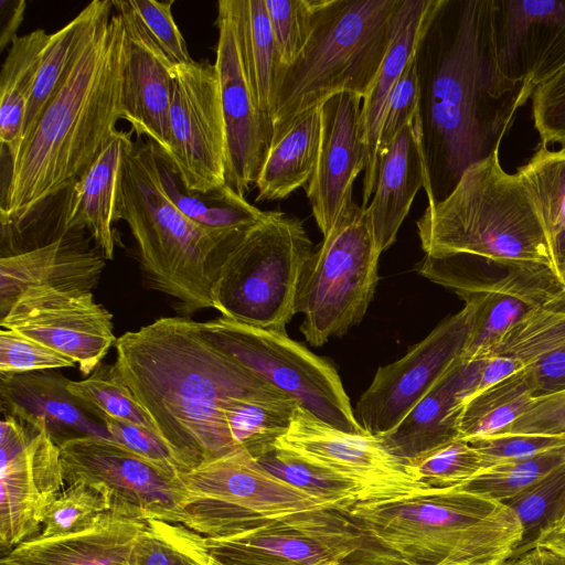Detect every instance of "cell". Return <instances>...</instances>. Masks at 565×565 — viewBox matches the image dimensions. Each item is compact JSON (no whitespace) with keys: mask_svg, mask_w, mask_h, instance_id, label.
I'll return each instance as SVG.
<instances>
[{"mask_svg":"<svg viewBox=\"0 0 565 565\" xmlns=\"http://www.w3.org/2000/svg\"><path fill=\"white\" fill-rule=\"evenodd\" d=\"M115 348L118 377L183 473L242 451L225 418L232 402L289 397L211 343L200 323L185 317L159 318L128 331Z\"/></svg>","mask_w":565,"mask_h":565,"instance_id":"6da1fadb","label":"cell"},{"mask_svg":"<svg viewBox=\"0 0 565 565\" xmlns=\"http://www.w3.org/2000/svg\"><path fill=\"white\" fill-rule=\"evenodd\" d=\"M497 0L447 1L422 106L431 194L441 200L463 171L499 151L534 88L507 77L495 42Z\"/></svg>","mask_w":565,"mask_h":565,"instance_id":"7a4b0ae2","label":"cell"},{"mask_svg":"<svg viewBox=\"0 0 565 565\" xmlns=\"http://www.w3.org/2000/svg\"><path fill=\"white\" fill-rule=\"evenodd\" d=\"M126 32L118 13L104 19L19 149L2 186L1 223L22 218L87 171L124 119Z\"/></svg>","mask_w":565,"mask_h":565,"instance_id":"3957f363","label":"cell"},{"mask_svg":"<svg viewBox=\"0 0 565 565\" xmlns=\"http://www.w3.org/2000/svg\"><path fill=\"white\" fill-rule=\"evenodd\" d=\"M340 513L394 565H501L523 536L510 508L460 487L359 502Z\"/></svg>","mask_w":565,"mask_h":565,"instance_id":"277c9868","label":"cell"},{"mask_svg":"<svg viewBox=\"0 0 565 565\" xmlns=\"http://www.w3.org/2000/svg\"><path fill=\"white\" fill-rule=\"evenodd\" d=\"M118 220L127 223L149 288L168 296L190 316L212 308L211 291L221 267L244 233H215L188 218L167 196L151 141H136L125 158Z\"/></svg>","mask_w":565,"mask_h":565,"instance_id":"5b68a950","label":"cell"},{"mask_svg":"<svg viewBox=\"0 0 565 565\" xmlns=\"http://www.w3.org/2000/svg\"><path fill=\"white\" fill-rule=\"evenodd\" d=\"M416 226L425 255L562 271L532 195L518 172L502 168L499 151L468 167L447 196L428 201Z\"/></svg>","mask_w":565,"mask_h":565,"instance_id":"8992f818","label":"cell"},{"mask_svg":"<svg viewBox=\"0 0 565 565\" xmlns=\"http://www.w3.org/2000/svg\"><path fill=\"white\" fill-rule=\"evenodd\" d=\"M402 0H312L309 38L281 67L271 115L273 140L300 114L332 96L371 90Z\"/></svg>","mask_w":565,"mask_h":565,"instance_id":"52a82bcc","label":"cell"},{"mask_svg":"<svg viewBox=\"0 0 565 565\" xmlns=\"http://www.w3.org/2000/svg\"><path fill=\"white\" fill-rule=\"evenodd\" d=\"M313 249L301 220L266 211L221 267L211 291L212 308L226 319L286 333Z\"/></svg>","mask_w":565,"mask_h":565,"instance_id":"ba28073f","label":"cell"},{"mask_svg":"<svg viewBox=\"0 0 565 565\" xmlns=\"http://www.w3.org/2000/svg\"><path fill=\"white\" fill-rule=\"evenodd\" d=\"M380 255L365 209L349 201L300 279L296 313L302 315L307 342L321 347L362 321L377 285Z\"/></svg>","mask_w":565,"mask_h":565,"instance_id":"9c48e42d","label":"cell"},{"mask_svg":"<svg viewBox=\"0 0 565 565\" xmlns=\"http://www.w3.org/2000/svg\"><path fill=\"white\" fill-rule=\"evenodd\" d=\"M199 323L211 343L323 422L367 434L355 418L337 370L287 333L224 317Z\"/></svg>","mask_w":565,"mask_h":565,"instance_id":"30bf717a","label":"cell"},{"mask_svg":"<svg viewBox=\"0 0 565 565\" xmlns=\"http://www.w3.org/2000/svg\"><path fill=\"white\" fill-rule=\"evenodd\" d=\"M60 452L65 484L82 481L97 488L107 498L111 513L186 526L191 495L179 476L104 437L67 440Z\"/></svg>","mask_w":565,"mask_h":565,"instance_id":"8fae6325","label":"cell"},{"mask_svg":"<svg viewBox=\"0 0 565 565\" xmlns=\"http://www.w3.org/2000/svg\"><path fill=\"white\" fill-rule=\"evenodd\" d=\"M202 542L223 565H332L372 547L352 521L333 510L268 519L223 536L202 535Z\"/></svg>","mask_w":565,"mask_h":565,"instance_id":"7c38bea8","label":"cell"},{"mask_svg":"<svg viewBox=\"0 0 565 565\" xmlns=\"http://www.w3.org/2000/svg\"><path fill=\"white\" fill-rule=\"evenodd\" d=\"M275 447L353 481L362 489L365 502L436 490L419 481L381 438L339 429L299 404Z\"/></svg>","mask_w":565,"mask_h":565,"instance_id":"4fadbf2b","label":"cell"},{"mask_svg":"<svg viewBox=\"0 0 565 565\" xmlns=\"http://www.w3.org/2000/svg\"><path fill=\"white\" fill-rule=\"evenodd\" d=\"M168 154L185 188L207 192L226 184V131L215 65L192 61L171 70Z\"/></svg>","mask_w":565,"mask_h":565,"instance_id":"5bb4252c","label":"cell"},{"mask_svg":"<svg viewBox=\"0 0 565 565\" xmlns=\"http://www.w3.org/2000/svg\"><path fill=\"white\" fill-rule=\"evenodd\" d=\"M470 303L443 320L399 360L377 369L355 406V418L370 435L393 430L412 408L458 362L473 323Z\"/></svg>","mask_w":565,"mask_h":565,"instance_id":"9a60e30c","label":"cell"},{"mask_svg":"<svg viewBox=\"0 0 565 565\" xmlns=\"http://www.w3.org/2000/svg\"><path fill=\"white\" fill-rule=\"evenodd\" d=\"M0 545L35 536L65 484L60 447L44 429L3 415L0 424Z\"/></svg>","mask_w":565,"mask_h":565,"instance_id":"2e32d148","label":"cell"},{"mask_svg":"<svg viewBox=\"0 0 565 565\" xmlns=\"http://www.w3.org/2000/svg\"><path fill=\"white\" fill-rule=\"evenodd\" d=\"M0 326L73 360L86 377L117 340L111 313L87 290L30 288L0 318Z\"/></svg>","mask_w":565,"mask_h":565,"instance_id":"e0dca14e","label":"cell"},{"mask_svg":"<svg viewBox=\"0 0 565 565\" xmlns=\"http://www.w3.org/2000/svg\"><path fill=\"white\" fill-rule=\"evenodd\" d=\"M215 68L226 131L225 181L245 196L255 186L273 140L271 122L262 114L248 85L230 14L222 0L215 21Z\"/></svg>","mask_w":565,"mask_h":565,"instance_id":"ac0fdd59","label":"cell"},{"mask_svg":"<svg viewBox=\"0 0 565 565\" xmlns=\"http://www.w3.org/2000/svg\"><path fill=\"white\" fill-rule=\"evenodd\" d=\"M564 289V274L545 265L509 267L460 286L455 292L475 308L461 360H486L503 334L527 311Z\"/></svg>","mask_w":565,"mask_h":565,"instance_id":"d6986e66","label":"cell"},{"mask_svg":"<svg viewBox=\"0 0 565 565\" xmlns=\"http://www.w3.org/2000/svg\"><path fill=\"white\" fill-rule=\"evenodd\" d=\"M503 74L534 89L565 66V0H497Z\"/></svg>","mask_w":565,"mask_h":565,"instance_id":"ffe728a7","label":"cell"},{"mask_svg":"<svg viewBox=\"0 0 565 565\" xmlns=\"http://www.w3.org/2000/svg\"><path fill=\"white\" fill-rule=\"evenodd\" d=\"M362 102L355 94L341 93L321 105L319 152L306 194L322 235L353 200V182L366 166L360 134Z\"/></svg>","mask_w":565,"mask_h":565,"instance_id":"44dd1931","label":"cell"},{"mask_svg":"<svg viewBox=\"0 0 565 565\" xmlns=\"http://www.w3.org/2000/svg\"><path fill=\"white\" fill-rule=\"evenodd\" d=\"M179 478L192 497L265 519L331 510L320 500L265 471L245 451L201 465L179 475Z\"/></svg>","mask_w":565,"mask_h":565,"instance_id":"7402d4cb","label":"cell"},{"mask_svg":"<svg viewBox=\"0 0 565 565\" xmlns=\"http://www.w3.org/2000/svg\"><path fill=\"white\" fill-rule=\"evenodd\" d=\"M126 32L121 103L131 131L168 152L173 68L149 36L129 0H111Z\"/></svg>","mask_w":565,"mask_h":565,"instance_id":"603a6c76","label":"cell"},{"mask_svg":"<svg viewBox=\"0 0 565 565\" xmlns=\"http://www.w3.org/2000/svg\"><path fill=\"white\" fill-rule=\"evenodd\" d=\"M447 1L402 0L395 13L388 49L361 107L360 134L366 152L362 189L363 207L370 203L375 188L379 139L392 92L406 67L417 57L422 44Z\"/></svg>","mask_w":565,"mask_h":565,"instance_id":"cb8c5ba5","label":"cell"},{"mask_svg":"<svg viewBox=\"0 0 565 565\" xmlns=\"http://www.w3.org/2000/svg\"><path fill=\"white\" fill-rule=\"evenodd\" d=\"M70 381L50 370L0 374L2 414L44 429L58 447L86 436L111 439L104 422L68 392Z\"/></svg>","mask_w":565,"mask_h":565,"instance_id":"d4e9b609","label":"cell"},{"mask_svg":"<svg viewBox=\"0 0 565 565\" xmlns=\"http://www.w3.org/2000/svg\"><path fill=\"white\" fill-rule=\"evenodd\" d=\"M85 232L74 230L44 246L0 257V318L30 288L90 291L98 284L106 259Z\"/></svg>","mask_w":565,"mask_h":565,"instance_id":"484cf974","label":"cell"},{"mask_svg":"<svg viewBox=\"0 0 565 565\" xmlns=\"http://www.w3.org/2000/svg\"><path fill=\"white\" fill-rule=\"evenodd\" d=\"M422 188L428 199L431 191L420 111L377 156L375 188L371 202L364 209L381 253L395 242Z\"/></svg>","mask_w":565,"mask_h":565,"instance_id":"4316f807","label":"cell"},{"mask_svg":"<svg viewBox=\"0 0 565 565\" xmlns=\"http://www.w3.org/2000/svg\"><path fill=\"white\" fill-rule=\"evenodd\" d=\"M486 360L456 362L390 433L379 437L407 463L460 438L466 403L476 394Z\"/></svg>","mask_w":565,"mask_h":565,"instance_id":"83f0119b","label":"cell"},{"mask_svg":"<svg viewBox=\"0 0 565 565\" xmlns=\"http://www.w3.org/2000/svg\"><path fill=\"white\" fill-rule=\"evenodd\" d=\"M132 134L116 130L70 193L66 230L86 231L105 259L114 258L120 175Z\"/></svg>","mask_w":565,"mask_h":565,"instance_id":"f1b7e54d","label":"cell"},{"mask_svg":"<svg viewBox=\"0 0 565 565\" xmlns=\"http://www.w3.org/2000/svg\"><path fill=\"white\" fill-rule=\"evenodd\" d=\"M145 522L108 512L86 531L49 539L36 535L2 557L15 565H132Z\"/></svg>","mask_w":565,"mask_h":565,"instance_id":"f546056e","label":"cell"},{"mask_svg":"<svg viewBox=\"0 0 565 565\" xmlns=\"http://www.w3.org/2000/svg\"><path fill=\"white\" fill-rule=\"evenodd\" d=\"M321 105L296 117L271 142L256 181L255 201L288 198L313 175L320 143Z\"/></svg>","mask_w":565,"mask_h":565,"instance_id":"4dcf8cb0","label":"cell"},{"mask_svg":"<svg viewBox=\"0 0 565 565\" xmlns=\"http://www.w3.org/2000/svg\"><path fill=\"white\" fill-rule=\"evenodd\" d=\"M151 145L162 190L188 218L201 227L215 233H236L250 228L265 217L266 211L248 203L227 184L207 192L189 190L169 154L152 141Z\"/></svg>","mask_w":565,"mask_h":565,"instance_id":"1f68e13d","label":"cell"},{"mask_svg":"<svg viewBox=\"0 0 565 565\" xmlns=\"http://www.w3.org/2000/svg\"><path fill=\"white\" fill-rule=\"evenodd\" d=\"M234 25L244 72L262 114L271 122L280 56L265 0H222Z\"/></svg>","mask_w":565,"mask_h":565,"instance_id":"d6a6232c","label":"cell"},{"mask_svg":"<svg viewBox=\"0 0 565 565\" xmlns=\"http://www.w3.org/2000/svg\"><path fill=\"white\" fill-rule=\"evenodd\" d=\"M51 34L43 29L19 36L9 47L0 74V141L12 159L22 139L26 106Z\"/></svg>","mask_w":565,"mask_h":565,"instance_id":"836d02e7","label":"cell"},{"mask_svg":"<svg viewBox=\"0 0 565 565\" xmlns=\"http://www.w3.org/2000/svg\"><path fill=\"white\" fill-rule=\"evenodd\" d=\"M564 342L565 289L527 311L503 334L488 358H508L525 369Z\"/></svg>","mask_w":565,"mask_h":565,"instance_id":"e575fe53","label":"cell"},{"mask_svg":"<svg viewBox=\"0 0 565 565\" xmlns=\"http://www.w3.org/2000/svg\"><path fill=\"white\" fill-rule=\"evenodd\" d=\"M533 399L532 384L522 370L466 403L460 438L471 440L499 434L523 415Z\"/></svg>","mask_w":565,"mask_h":565,"instance_id":"d590c367","label":"cell"},{"mask_svg":"<svg viewBox=\"0 0 565 565\" xmlns=\"http://www.w3.org/2000/svg\"><path fill=\"white\" fill-rule=\"evenodd\" d=\"M298 403L292 398H243L225 409L230 435L253 459L275 448L288 430Z\"/></svg>","mask_w":565,"mask_h":565,"instance_id":"8d00e7d4","label":"cell"},{"mask_svg":"<svg viewBox=\"0 0 565 565\" xmlns=\"http://www.w3.org/2000/svg\"><path fill=\"white\" fill-rule=\"evenodd\" d=\"M532 195L561 267L565 253V148L540 149L516 171Z\"/></svg>","mask_w":565,"mask_h":565,"instance_id":"74e56055","label":"cell"},{"mask_svg":"<svg viewBox=\"0 0 565 565\" xmlns=\"http://www.w3.org/2000/svg\"><path fill=\"white\" fill-rule=\"evenodd\" d=\"M265 471L303 493L326 503L331 510L365 502L362 489L351 480L306 461L279 448L254 459Z\"/></svg>","mask_w":565,"mask_h":565,"instance_id":"f35d334b","label":"cell"},{"mask_svg":"<svg viewBox=\"0 0 565 565\" xmlns=\"http://www.w3.org/2000/svg\"><path fill=\"white\" fill-rule=\"evenodd\" d=\"M202 535L182 524L146 520L132 552V565H209Z\"/></svg>","mask_w":565,"mask_h":565,"instance_id":"ab89813d","label":"cell"},{"mask_svg":"<svg viewBox=\"0 0 565 565\" xmlns=\"http://www.w3.org/2000/svg\"><path fill=\"white\" fill-rule=\"evenodd\" d=\"M502 503L522 525V542L514 556L518 558L532 550L540 535L558 520L565 503V463Z\"/></svg>","mask_w":565,"mask_h":565,"instance_id":"60d3db41","label":"cell"},{"mask_svg":"<svg viewBox=\"0 0 565 565\" xmlns=\"http://www.w3.org/2000/svg\"><path fill=\"white\" fill-rule=\"evenodd\" d=\"M67 390L102 420L104 417L121 419L159 435L130 390L118 377L114 364H100L84 380L70 381Z\"/></svg>","mask_w":565,"mask_h":565,"instance_id":"b9f144b4","label":"cell"},{"mask_svg":"<svg viewBox=\"0 0 565 565\" xmlns=\"http://www.w3.org/2000/svg\"><path fill=\"white\" fill-rule=\"evenodd\" d=\"M412 473L433 489L465 486L493 463L468 440L457 438L408 461Z\"/></svg>","mask_w":565,"mask_h":565,"instance_id":"7bdbcfd3","label":"cell"},{"mask_svg":"<svg viewBox=\"0 0 565 565\" xmlns=\"http://www.w3.org/2000/svg\"><path fill=\"white\" fill-rule=\"evenodd\" d=\"M565 463V447L535 457L497 463L460 487L502 502Z\"/></svg>","mask_w":565,"mask_h":565,"instance_id":"ee69618b","label":"cell"},{"mask_svg":"<svg viewBox=\"0 0 565 565\" xmlns=\"http://www.w3.org/2000/svg\"><path fill=\"white\" fill-rule=\"evenodd\" d=\"M108 512L109 502L102 491L86 482L72 483L47 509L38 536L58 537L86 531Z\"/></svg>","mask_w":565,"mask_h":565,"instance_id":"f6af8a7d","label":"cell"},{"mask_svg":"<svg viewBox=\"0 0 565 565\" xmlns=\"http://www.w3.org/2000/svg\"><path fill=\"white\" fill-rule=\"evenodd\" d=\"M265 4L281 67H286L300 54L309 38L312 0H265Z\"/></svg>","mask_w":565,"mask_h":565,"instance_id":"bcb514c9","label":"cell"},{"mask_svg":"<svg viewBox=\"0 0 565 565\" xmlns=\"http://www.w3.org/2000/svg\"><path fill=\"white\" fill-rule=\"evenodd\" d=\"M129 3L146 32L163 52L172 67L193 61L172 15L173 0H129Z\"/></svg>","mask_w":565,"mask_h":565,"instance_id":"7dc6e473","label":"cell"},{"mask_svg":"<svg viewBox=\"0 0 565 565\" xmlns=\"http://www.w3.org/2000/svg\"><path fill=\"white\" fill-rule=\"evenodd\" d=\"M67 356L18 332L0 330V374L73 367Z\"/></svg>","mask_w":565,"mask_h":565,"instance_id":"c3c4849f","label":"cell"},{"mask_svg":"<svg viewBox=\"0 0 565 565\" xmlns=\"http://www.w3.org/2000/svg\"><path fill=\"white\" fill-rule=\"evenodd\" d=\"M423 88L418 55L406 67L390 97L381 135L377 156L387 148L402 128L422 111Z\"/></svg>","mask_w":565,"mask_h":565,"instance_id":"681fc988","label":"cell"},{"mask_svg":"<svg viewBox=\"0 0 565 565\" xmlns=\"http://www.w3.org/2000/svg\"><path fill=\"white\" fill-rule=\"evenodd\" d=\"M532 113L542 145L565 148V66L534 89Z\"/></svg>","mask_w":565,"mask_h":565,"instance_id":"f907efd6","label":"cell"},{"mask_svg":"<svg viewBox=\"0 0 565 565\" xmlns=\"http://www.w3.org/2000/svg\"><path fill=\"white\" fill-rule=\"evenodd\" d=\"M111 439L131 452L173 476L183 469L169 447L154 431L121 419L103 418Z\"/></svg>","mask_w":565,"mask_h":565,"instance_id":"816d5d0a","label":"cell"},{"mask_svg":"<svg viewBox=\"0 0 565 565\" xmlns=\"http://www.w3.org/2000/svg\"><path fill=\"white\" fill-rule=\"evenodd\" d=\"M493 466L504 461L526 459L565 447V436L494 435L468 440Z\"/></svg>","mask_w":565,"mask_h":565,"instance_id":"f5cc1de1","label":"cell"},{"mask_svg":"<svg viewBox=\"0 0 565 565\" xmlns=\"http://www.w3.org/2000/svg\"><path fill=\"white\" fill-rule=\"evenodd\" d=\"M497 435L565 436V390L535 397L523 415Z\"/></svg>","mask_w":565,"mask_h":565,"instance_id":"db71d44e","label":"cell"},{"mask_svg":"<svg viewBox=\"0 0 565 565\" xmlns=\"http://www.w3.org/2000/svg\"><path fill=\"white\" fill-rule=\"evenodd\" d=\"M524 370L532 384L534 398L564 391L565 342Z\"/></svg>","mask_w":565,"mask_h":565,"instance_id":"11a10c76","label":"cell"},{"mask_svg":"<svg viewBox=\"0 0 565 565\" xmlns=\"http://www.w3.org/2000/svg\"><path fill=\"white\" fill-rule=\"evenodd\" d=\"M25 8L24 0H0V52L19 38Z\"/></svg>","mask_w":565,"mask_h":565,"instance_id":"9f6ffc18","label":"cell"},{"mask_svg":"<svg viewBox=\"0 0 565 565\" xmlns=\"http://www.w3.org/2000/svg\"><path fill=\"white\" fill-rule=\"evenodd\" d=\"M522 370L524 369L519 363L508 358L491 356L486 359L480 382L475 395L486 391L487 388L498 384L499 382L514 375Z\"/></svg>","mask_w":565,"mask_h":565,"instance_id":"6f0895ef","label":"cell"},{"mask_svg":"<svg viewBox=\"0 0 565 565\" xmlns=\"http://www.w3.org/2000/svg\"><path fill=\"white\" fill-rule=\"evenodd\" d=\"M535 546L565 557V524L545 530L537 539Z\"/></svg>","mask_w":565,"mask_h":565,"instance_id":"680465c9","label":"cell"},{"mask_svg":"<svg viewBox=\"0 0 565 565\" xmlns=\"http://www.w3.org/2000/svg\"><path fill=\"white\" fill-rule=\"evenodd\" d=\"M518 563L519 565H565V557L546 548L535 546L518 557Z\"/></svg>","mask_w":565,"mask_h":565,"instance_id":"91938a15","label":"cell"},{"mask_svg":"<svg viewBox=\"0 0 565 565\" xmlns=\"http://www.w3.org/2000/svg\"><path fill=\"white\" fill-rule=\"evenodd\" d=\"M332 565H394L379 551L369 547L358 551Z\"/></svg>","mask_w":565,"mask_h":565,"instance_id":"94428289","label":"cell"},{"mask_svg":"<svg viewBox=\"0 0 565 565\" xmlns=\"http://www.w3.org/2000/svg\"><path fill=\"white\" fill-rule=\"evenodd\" d=\"M563 524H565V503L563 505V509L561 511L558 520L556 521V523L553 526H558V525H563ZM553 526H551V527H553Z\"/></svg>","mask_w":565,"mask_h":565,"instance_id":"6125c7cd","label":"cell"},{"mask_svg":"<svg viewBox=\"0 0 565 565\" xmlns=\"http://www.w3.org/2000/svg\"><path fill=\"white\" fill-rule=\"evenodd\" d=\"M501 565H519L518 558L510 559Z\"/></svg>","mask_w":565,"mask_h":565,"instance_id":"be15d7a7","label":"cell"},{"mask_svg":"<svg viewBox=\"0 0 565 565\" xmlns=\"http://www.w3.org/2000/svg\"><path fill=\"white\" fill-rule=\"evenodd\" d=\"M0 565H15L12 562L8 561L6 557L1 558Z\"/></svg>","mask_w":565,"mask_h":565,"instance_id":"e7e4bbea","label":"cell"},{"mask_svg":"<svg viewBox=\"0 0 565 565\" xmlns=\"http://www.w3.org/2000/svg\"><path fill=\"white\" fill-rule=\"evenodd\" d=\"M561 269H562V271H563V274L565 276V253H564V255L562 257V260H561Z\"/></svg>","mask_w":565,"mask_h":565,"instance_id":"03108f58","label":"cell"},{"mask_svg":"<svg viewBox=\"0 0 565 565\" xmlns=\"http://www.w3.org/2000/svg\"><path fill=\"white\" fill-rule=\"evenodd\" d=\"M209 565H223V564L218 563L213 557H211Z\"/></svg>","mask_w":565,"mask_h":565,"instance_id":"003e7915","label":"cell"}]
</instances>
